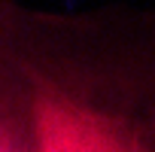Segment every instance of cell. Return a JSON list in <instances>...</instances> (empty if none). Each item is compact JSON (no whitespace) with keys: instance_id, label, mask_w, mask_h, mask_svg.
I'll return each mask as SVG.
<instances>
[{"instance_id":"6da1fadb","label":"cell","mask_w":155,"mask_h":152,"mask_svg":"<svg viewBox=\"0 0 155 152\" xmlns=\"http://www.w3.org/2000/svg\"><path fill=\"white\" fill-rule=\"evenodd\" d=\"M119 119L64 21L0 0V152H140Z\"/></svg>"}]
</instances>
